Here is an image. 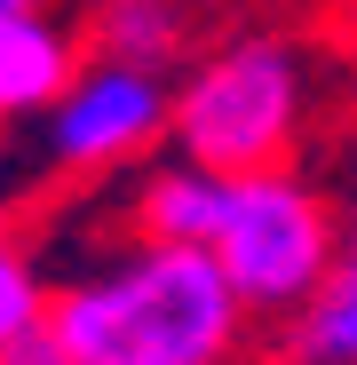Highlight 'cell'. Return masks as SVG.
Segmentation results:
<instances>
[{"label":"cell","mask_w":357,"mask_h":365,"mask_svg":"<svg viewBox=\"0 0 357 365\" xmlns=\"http://www.w3.org/2000/svg\"><path fill=\"white\" fill-rule=\"evenodd\" d=\"M302 111H310L302 56L286 40H238L207 64H191V80L175 88L167 143L214 175H254L302 143Z\"/></svg>","instance_id":"cell-2"},{"label":"cell","mask_w":357,"mask_h":365,"mask_svg":"<svg viewBox=\"0 0 357 365\" xmlns=\"http://www.w3.org/2000/svg\"><path fill=\"white\" fill-rule=\"evenodd\" d=\"M247 302L230 294L214 247L143 238L64 286H48V334L72 365H222L238 349Z\"/></svg>","instance_id":"cell-1"},{"label":"cell","mask_w":357,"mask_h":365,"mask_svg":"<svg viewBox=\"0 0 357 365\" xmlns=\"http://www.w3.org/2000/svg\"><path fill=\"white\" fill-rule=\"evenodd\" d=\"M294 365H357V238H341L333 270L286 310Z\"/></svg>","instance_id":"cell-7"},{"label":"cell","mask_w":357,"mask_h":365,"mask_svg":"<svg viewBox=\"0 0 357 365\" xmlns=\"http://www.w3.org/2000/svg\"><path fill=\"white\" fill-rule=\"evenodd\" d=\"M341 255V222L318 199V182L286 175V167H254L230 175V207L214 230V262L230 278V294L262 318H286Z\"/></svg>","instance_id":"cell-3"},{"label":"cell","mask_w":357,"mask_h":365,"mask_svg":"<svg viewBox=\"0 0 357 365\" xmlns=\"http://www.w3.org/2000/svg\"><path fill=\"white\" fill-rule=\"evenodd\" d=\"M222 207H230V175H214V167H199V159H183V151L135 182V230H143V238L214 247Z\"/></svg>","instance_id":"cell-6"},{"label":"cell","mask_w":357,"mask_h":365,"mask_svg":"<svg viewBox=\"0 0 357 365\" xmlns=\"http://www.w3.org/2000/svg\"><path fill=\"white\" fill-rule=\"evenodd\" d=\"M95 56L175 72V56H183V0H103L95 9Z\"/></svg>","instance_id":"cell-8"},{"label":"cell","mask_w":357,"mask_h":365,"mask_svg":"<svg viewBox=\"0 0 357 365\" xmlns=\"http://www.w3.org/2000/svg\"><path fill=\"white\" fill-rule=\"evenodd\" d=\"M32 326H48V278H40V262L16 247V238L0 230V349L24 341Z\"/></svg>","instance_id":"cell-9"},{"label":"cell","mask_w":357,"mask_h":365,"mask_svg":"<svg viewBox=\"0 0 357 365\" xmlns=\"http://www.w3.org/2000/svg\"><path fill=\"white\" fill-rule=\"evenodd\" d=\"M167 103H175V80L167 72H143V64H80L40 111V159L64 167V175H88V167H128L143 159L151 143H167Z\"/></svg>","instance_id":"cell-4"},{"label":"cell","mask_w":357,"mask_h":365,"mask_svg":"<svg viewBox=\"0 0 357 365\" xmlns=\"http://www.w3.org/2000/svg\"><path fill=\"white\" fill-rule=\"evenodd\" d=\"M72 72H80V48H72V32L56 24L48 9H40V16H16V24H0V128L40 119L56 96H64Z\"/></svg>","instance_id":"cell-5"},{"label":"cell","mask_w":357,"mask_h":365,"mask_svg":"<svg viewBox=\"0 0 357 365\" xmlns=\"http://www.w3.org/2000/svg\"><path fill=\"white\" fill-rule=\"evenodd\" d=\"M48 0H0V24H16V16H40Z\"/></svg>","instance_id":"cell-11"},{"label":"cell","mask_w":357,"mask_h":365,"mask_svg":"<svg viewBox=\"0 0 357 365\" xmlns=\"http://www.w3.org/2000/svg\"><path fill=\"white\" fill-rule=\"evenodd\" d=\"M0 365H72V357H64V341H56L48 326H32L24 341H9V349H0Z\"/></svg>","instance_id":"cell-10"}]
</instances>
